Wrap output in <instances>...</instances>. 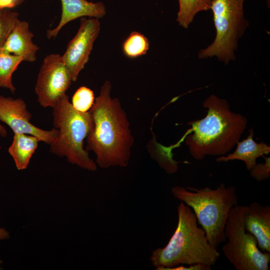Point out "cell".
Listing matches in <instances>:
<instances>
[{
	"label": "cell",
	"mask_w": 270,
	"mask_h": 270,
	"mask_svg": "<svg viewBox=\"0 0 270 270\" xmlns=\"http://www.w3.org/2000/svg\"><path fill=\"white\" fill-rule=\"evenodd\" d=\"M112 86L106 81L99 96L89 110L94 128L86 138L87 152L96 155V162L101 168L128 165L134 138L127 115L120 100L112 98Z\"/></svg>",
	"instance_id": "6da1fadb"
},
{
	"label": "cell",
	"mask_w": 270,
	"mask_h": 270,
	"mask_svg": "<svg viewBox=\"0 0 270 270\" xmlns=\"http://www.w3.org/2000/svg\"><path fill=\"white\" fill-rule=\"evenodd\" d=\"M208 108L202 119L191 121L185 138L192 157L202 160L206 156H222L230 151L244 132L247 119L232 112L228 102L214 94L202 104Z\"/></svg>",
	"instance_id": "7a4b0ae2"
},
{
	"label": "cell",
	"mask_w": 270,
	"mask_h": 270,
	"mask_svg": "<svg viewBox=\"0 0 270 270\" xmlns=\"http://www.w3.org/2000/svg\"><path fill=\"white\" fill-rule=\"evenodd\" d=\"M177 210L176 228L165 246L152 252V264L156 270L179 265L214 266L220 254L209 243L203 228L198 226L193 210L182 202Z\"/></svg>",
	"instance_id": "3957f363"
},
{
	"label": "cell",
	"mask_w": 270,
	"mask_h": 270,
	"mask_svg": "<svg viewBox=\"0 0 270 270\" xmlns=\"http://www.w3.org/2000/svg\"><path fill=\"white\" fill-rule=\"evenodd\" d=\"M174 196L190 207L198 224L204 230L209 243L214 248L226 242L224 229L232 208L238 202L236 188L221 183L215 188L174 186Z\"/></svg>",
	"instance_id": "277c9868"
},
{
	"label": "cell",
	"mask_w": 270,
	"mask_h": 270,
	"mask_svg": "<svg viewBox=\"0 0 270 270\" xmlns=\"http://www.w3.org/2000/svg\"><path fill=\"white\" fill-rule=\"evenodd\" d=\"M53 124L58 130L56 138L50 145V152L80 168L95 171L96 165L84 148V140L94 128L89 111L75 110L66 94L52 108Z\"/></svg>",
	"instance_id": "5b68a950"
},
{
	"label": "cell",
	"mask_w": 270,
	"mask_h": 270,
	"mask_svg": "<svg viewBox=\"0 0 270 270\" xmlns=\"http://www.w3.org/2000/svg\"><path fill=\"white\" fill-rule=\"evenodd\" d=\"M244 1L212 0L216 36L212 44L199 52V58L216 56L226 64L236 60L238 40L248 26L244 16Z\"/></svg>",
	"instance_id": "8992f818"
},
{
	"label": "cell",
	"mask_w": 270,
	"mask_h": 270,
	"mask_svg": "<svg viewBox=\"0 0 270 270\" xmlns=\"http://www.w3.org/2000/svg\"><path fill=\"white\" fill-rule=\"evenodd\" d=\"M243 208L237 204L230 210L224 229L228 242L222 250L236 270H268L270 252L260 250L255 237L245 230Z\"/></svg>",
	"instance_id": "52a82bcc"
},
{
	"label": "cell",
	"mask_w": 270,
	"mask_h": 270,
	"mask_svg": "<svg viewBox=\"0 0 270 270\" xmlns=\"http://www.w3.org/2000/svg\"><path fill=\"white\" fill-rule=\"evenodd\" d=\"M72 80V75L62 56L47 55L38 73L34 88L38 102L43 108H54L66 94Z\"/></svg>",
	"instance_id": "ba28073f"
},
{
	"label": "cell",
	"mask_w": 270,
	"mask_h": 270,
	"mask_svg": "<svg viewBox=\"0 0 270 270\" xmlns=\"http://www.w3.org/2000/svg\"><path fill=\"white\" fill-rule=\"evenodd\" d=\"M100 28L98 19L81 18L78 32L62 56L64 62L72 75L73 82L77 80L80 72L88 62Z\"/></svg>",
	"instance_id": "9c48e42d"
},
{
	"label": "cell",
	"mask_w": 270,
	"mask_h": 270,
	"mask_svg": "<svg viewBox=\"0 0 270 270\" xmlns=\"http://www.w3.org/2000/svg\"><path fill=\"white\" fill-rule=\"evenodd\" d=\"M32 114L21 98L0 96V120L6 124L14 134H25L36 136L40 142L50 144L56 138L58 130H44L32 124Z\"/></svg>",
	"instance_id": "30bf717a"
},
{
	"label": "cell",
	"mask_w": 270,
	"mask_h": 270,
	"mask_svg": "<svg viewBox=\"0 0 270 270\" xmlns=\"http://www.w3.org/2000/svg\"><path fill=\"white\" fill-rule=\"evenodd\" d=\"M243 223L245 230L256 240L264 252H270V206L252 202L244 206Z\"/></svg>",
	"instance_id": "8fae6325"
},
{
	"label": "cell",
	"mask_w": 270,
	"mask_h": 270,
	"mask_svg": "<svg viewBox=\"0 0 270 270\" xmlns=\"http://www.w3.org/2000/svg\"><path fill=\"white\" fill-rule=\"evenodd\" d=\"M62 14L56 26L48 30V38H55L60 30L69 22L82 17L100 18L106 14V6L102 2H90L87 0H60Z\"/></svg>",
	"instance_id": "7c38bea8"
},
{
	"label": "cell",
	"mask_w": 270,
	"mask_h": 270,
	"mask_svg": "<svg viewBox=\"0 0 270 270\" xmlns=\"http://www.w3.org/2000/svg\"><path fill=\"white\" fill-rule=\"evenodd\" d=\"M34 34L28 23L18 20L0 51L21 57L24 61L33 62L36 59L38 46L32 41Z\"/></svg>",
	"instance_id": "4fadbf2b"
},
{
	"label": "cell",
	"mask_w": 270,
	"mask_h": 270,
	"mask_svg": "<svg viewBox=\"0 0 270 270\" xmlns=\"http://www.w3.org/2000/svg\"><path fill=\"white\" fill-rule=\"evenodd\" d=\"M254 130L252 128L250 134L245 140L236 142L237 147L232 154L226 156H220L216 158L218 162L240 160L244 162L247 170H250L256 164V159L270 152V146L266 143H257L253 139Z\"/></svg>",
	"instance_id": "5bb4252c"
},
{
	"label": "cell",
	"mask_w": 270,
	"mask_h": 270,
	"mask_svg": "<svg viewBox=\"0 0 270 270\" xmlns=\"http://www.w3.org/2000/svg\"><path fill=\"white\" fill-rule=\"evenodd\" d=\"M38 139L25 134H14L8 152L18 170L26 169L30 158L38 148Z\"/></svg>",
	"instance_id": "9a60e30c"
},
{
	"label": "cell",
	"mask_w": 270,
	"mask_h": 270,
	"mask_svg": "<svg viewBox=\"0 0 270 270\" xmlns=\"http://www.w3.org/2000/svg\"><path fill=\"white\" fill-rule=\"evenodd\" d=\"M211 3L212 0H178L176 18L178 24L188 28L198 12L210 10Z\"/></svg>",
	"instance_id": "2e32d148"
},
{
	"label": "cell",
	"mask_w": 270,
	"mask_h": 270,
	"mask_svg": "<svg viewBox=\"0 0 270 270\" xmlns=\"http://www.w3.org/2000/svg\"><path fill=\"white\" fill-rule=\"evenodd\" d=\"M23 61L20 56L0 51V87L8 89L12 93L15 92L12 76Z\"/></svg>",
	"instance_id": "e0dca14e"
},
{
	"label": "cell",
	"mask_w": 270,
	"mask_h": 270,
	"mask_svg": "<svg viewBox=\"0 0 270 270\" xmlns=\"http://www.w3.org/2000/svg\"><path fill=\"white\" fill-rule=\"evenodd\" d=\"M149 48L147 38L140 32H132L122 44V50L128 58H135L146 54Z\"/></svg>",
	"instance_id": "ac0fdd59"
},
{
	"label": "cell",
	"mask_w": 270,
	"mask_h": 270,
	"mask_svg": "<svg viewBox=\"0 0 270 270\" xmlns=\"http://www.w3.org/2000/svg\"><path fill=\"white\" fill-rule=\"evenodd\" d=\"M94 100L93 91L86 86H82L74 94L71 104L76 110L86 112L90 109Z\"/></svg>",
	"instance_id": "d6986e66"
},
{
	"label": "cell",
	"mask_w": 270,
	"mask_h": 270,
	"mask_svg": "<svg viewBox=\"0 0 270 270\" xmlns=\"http://www.w3.org/2000/svg\"><path fill=\"white\" fill-rule=\"evenodd\" d=\"M18 12L10 9L2 10L0 12V50L10 33L18 19Z\"/></svg>",
	"instance_id": "ffe728a7"
},
{
	"label": "cell",
	"mask_w": 270,
	"mask_h": 270,
	"mask_svg": "<svg viewBox=\"0 0 270 270\" xmlns=\"http://www.w3.org/2000/svg\"><path fill=\"white\" fill-rule=\"evenodd\" d=\"M263 163L256 164L250 170V176L257 182L268 179L270 176V158L265 157Z\"/></svg>",
	"instance_id": "44dd1931"
},
{
	"label": "cell",
	"mask_w": 270,
	"mask_h": 270,
	"mask_svg": "<svg viewBox=\"0 0 270 270\" xmlns=\"http://www.w3.org/2000/svg\"><path fill=\"white\" fill-rule=\"evenodd\" d=\"M212 267L204 264H190L188 266L179 265L173 268H168L166 270H211Z\"/></svg>",
	"instance_id": "7402d4cb"
},
{
	"label": "cell",
	"mask_w": 270,
	"mask_h": 270,
	"mask_svg": "<svg viewBox=\"0 0 270 270\" xmlns=\"http://www.w3.org/2000/svg\"><path fill=\"white\" fill-rule=\"evenodd\" d=\"M24 0H0V10L11 9L20 4Z\"/></svg>",
	"instance_id": "603a6c76"
},
{
	"label": "cell",
	"mask_w": 270,
	"mask_h": 270,
	"mask_svg": "<svg viewBox=\"0 0 270 270\" xmlns=\"http://www.w3.org/2000/svg\"><path fill=\"white\" fill-rule=\"evenodd\" d=\"M10 238L9 232L4 228L0 227V240L8 239ZM0 262L1 261L0 260Z\"/></svg>",
	"instance_id": "cb8c5ba5"
},
{
	"label": "cell",
	"mask_w": 270,
	"mask_h": 270,
	"mask_svg": "<svg viewBox=\"0 0 270 270\" xmlns=\"http://www.w3.org/2000/svg\"><path fill=\"white\" fill-rule=\"evenodd\" d=\"M0 135L2 137H5L7 135L6 129L1 124H0Z\"/></svg>",
	"instance_id": "d4e9b609"
},
{
	"label": "cell",
	"mask_w": 270,
	"mask_h": 270,
	"mask_svg": "<svg viewBox=\"0 0 270 270\" xmlns=\"http://www.w3.org/2000/svg\"><path fill=\"white\" fill-rule=\"evenodd\" d=\"M1 10H0V12Z\"/></svg>",
	"instance_id": "484cf974"
}]
</instances>
